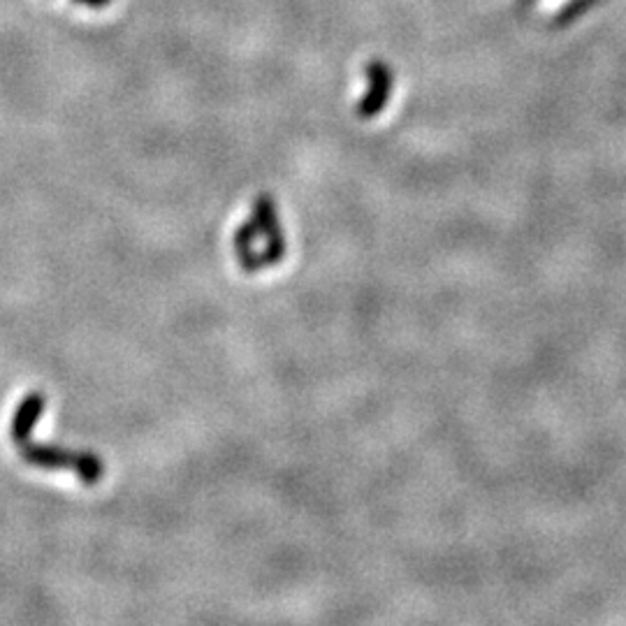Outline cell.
<instances>
[{
    "mask_svg": "<svg viewBox=\"0 0 626 626\" xmlns=\"http://www.w3.org/2000/svg\"><path fill=\"white\" fill-rule=\"evenodd\" d=\"M31 434H21L17 436V446L21 457L28 464H35V467L42 469H72L82 476L84 483L96 485L105 473V464L98 460L96 455L89 453H70V450L54 448V446H35L31 441Z\"/></svg>",
    "mask_w": 626,
    "mask_h": 626,
    "instance_id": "6da1fadb",
    "label": "cell"
},
{
    "mask_svg": "<svg viewBox=\"0 0 626 626\" xmlns=\"http://www.w3.org/2000/svg\"><path fill=\"white\" fill-rule=\"evenodd\" d=\"M75 3L86 5V7H105V5L112 3V0H75Z\"/></svg>",
    "mask_w": 626,
    "mask_h": 626,
    "instance_id": "3957f363",
    "label": "cell"
},
{
    "mask_svg": "<svg viewBox=\"0 0 626 626\" xmlns=\"http://www.w3.org/2000/svg\"><path fill=\"white\" fill-rule=\"evenodd\" d=\"M365 75L369 79V91L358 103V116H362V119H371V116L381 114L385 105H388L395 79H392L390 65L383 61H371L365 68Z\"/></svg>",
    "mask_w": 626,
    "mask_h": 626,
    "instance_id": "7a4b0ae2",
    "label": "cell"
}]
</instances>
